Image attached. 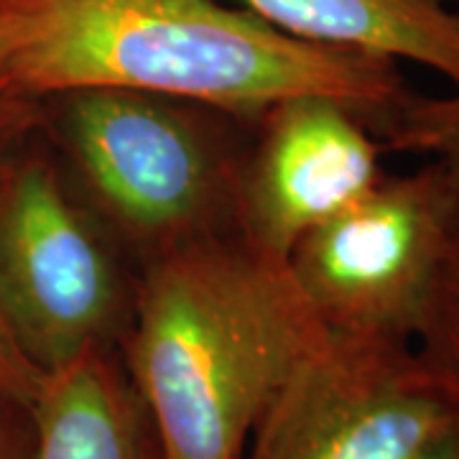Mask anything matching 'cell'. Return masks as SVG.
Returning a JSON list of instances; mask_svg holds the SVG:
<instances>
[{
  "label": "cell",
  "instance_id": "7a4b0ae2",
  "mask_svg": "<svg viewBox=\"0 0 459 459\" xmlns=\"http://www.w3.org/2000/svg\"><path fill=\"white\" fill-rule=\"evenodd\" d=\"M325 327L283 263L240 235L148 255L120 362L164 459H243L281 383Z\"/></svg>",
  "mask_w": 459,
  "mask_h": 459
},
{
  "label": "cell",
  "instance_id": "277c9868",
  "mask_svg": "<svg viewBox=\"0 0 459 459\" xmlns=\"http://www.w3.org/2000/svg\"><path fill=\"white\" fill-rule=\"evenodd\" d=\"M439 169L383 174L376 186L304 235L286 271L314 319L337 334L413 342L457 240Z\"/></svg>",
  "mask_w": 459,
  "mask_h": 459
},
{
  "label": "cell",
  "instance_id": "2e32d148",
  "mask_svg": "<svg viewBox=\"0 0 459 459\" xmlns=\"http://www.w3.org/2000/svg\"><path fill=\"white\" fill-rule=\"evenodd\" d=\"M449 3H452V5H455V8L459 11V0H449Z\"/></svg>",
  "mask_w": 459,
  "mask_h": 459
},
{
  "label": "cell",
  "instance_id": "7c38bea8",
  "mask_svg": "<svg viewBox=\"0 0 459 459\" xmlns=\"http://www.w3.org/2000/svg\"><path fill=\"white\" fill-rule=\"evenodd\" d=\"M44 377L47 373L23 352L0 301V395L31 406L44 385Z\"/></svg>",
  "mask_w": 459,
  "mask_h": 459
},
{
  "label": "cell",
  "instance_id": "5b68a950",
  "mask_svg": "<svg viewBox=\"0 0 459 459\" xmlns=\"http://www.w3.org/2000/svg\"><path fill=\"white\" fill-rule=\"evenodd\" d=\"M0 301L44 373L113 350L126 327L110 240L44 156L0 164Z\"/></svg>",
  "mask_w": 459,
  "mask_h": 459
},
{
  "label": "cell",
  "instance_id": "5bb4252c",
  "mask_svg": "<svg viewBox=\"0 0 459 459\" xmlns=\"http://www.w3.org/2000/svg\"><path fill=\"white\" fill-rule=\"evenodd\" d=\"M41 100L13 98L0 92V164L8 159L11 148L41 120Z\"/></svg>",
  "mask_w": 459,
  "mask_h": 459
},
{
  "label": "cell",
  "instance_id": "52a82bcc",
  "mask_svg": "<svg viewBox=\"0 0 459 459\" xmlns=\"http://www.w3.org/2000/svg\"><path fill=\"white\" fill-rule=\"evenodd\" d=\"M261 138L238 169L232 220L253 250L283 263L312 230L383 179V143L350 108L283 100L261 115Z\"/></svg>",
  "mask_w": 459,
  "mask_h": 459
},
{
  "label": "cell",
  "instance_id": "8fae6325",
  "mask_svg": "<svg viewBox=\"0 0 459 459\" xmlns=\"http://www.w3.org/2000/svg\"><path fill=\"white\" fill-rule=\"evenodd\" d=\"M413 347L459 409V238L446 258Z\"/></svg>",
  "mask_w": 459,
  "mask_h": 459
},
{
  "label": "cell",
  "instance_id": "8992f818",
  "mask_svg": "<svg viewBox=\"0 0 459 459\" xmlns=\"http://www.w3.org/2000/svg\"><path fill=\"white\" fill-rule=\"evenodd\" d=\"M459 427L413 342L322 332L281 383L243 459H416Z\"/></svg>",
  "mask_w": 459,
  "mask_h": 459
},
{
  "label": "cell",
  "instance_id": "6da1fadb",
  "mask_svg": "<svg viewBox=\"0 0 459 459\" xmlns=\"http://www.w3.org/2000/svg\"><path fill=\"white\" fill-rule=\"evenodd\" d=\"M143 92L261 117L327 98L376 133L411 98L398 62L307 44L228 0H0V92Z\"/></svg>",
  "mask_w": 459,
  "mask_h": 459
},
{
  "label": "cell",
  "instance_id": "3957f363",
  "mask_svg": "<svg viewBox=\"0 0 459 459\" xmlns=\"http://www.w3.org/2000/svg\"><path fill=\"white\" fill-rule=\"evenodd\" d=\"M56 100V133L100 217L131 246L159 250L220 232L238 169L195 105L123 90Z\"/></svg>",
  "mask_w": 459,
  "mask_h": 459
},
{
  "label": "cell",
  "instance_id": "9a60e30c",
  "mask_svg": "<svg viewBox=\"0 0 459 459\" xmlns=\"http://www.w3.org/2000/svg\"><path fill=\"white\" fill-rule=\"evenodd\" d=\"M416 459H459V427L452 429L444 439L429 446L424 455H419Z\"/></svg>",
  "mask_w": 459,
  "mask_h": 459
},
{
  "label": "cell",
  "instance_id": "4fadbf2b",
  "mask_svg": "<svg viewBox=\"0 0 459 459\" xmlns=\"http://www.w3.org/2000/svg\"><path fill=\"white\" fill-rule=\"evenodd\" d=\"M31 406L0 395V459H33Z\"/></svg>",
  "mask_w": 459,
  "mask_h": 459
},
{
  "label": "cell",
  "instance_id": "ba28073f",
  "mask_svg": "<svg viewBox=\"0 0 459 459\" xmlns=\"http://www.w3.org/2000/svg\"><path fill=\"white\" fill-rule=\"evenodd\" d=\"M228 3L291 39L427 66L459 90V11L449 0Z\"/></svg>",
  "mask_w": 459,
  "mask_h": 459
},
{
  "label": "cell",
  "instance_id": "30bf717a",
  "mask_svg": "<svg viewBox=\"0 0 459 459\" xmlns=\"http://www.w3.org/2000/svg\"><path fill=\"white\" fill-rule=\"evenodd\" d=\"M385 151L427 156L439 169L455 204L459 235V90L442 98L413 95L380 133Z\"/></svg>",
  "mask_w": 459,
  "mask_h": 459
},
{
  "label": "cell",
  "instance_id": "9c48e42d",
  "mask_svg": "<svg viewBox=\"0 0 459 459\" xmlns=\"http://www.w3.org/2000/svg\"><path fill=\"white\" fill-rule=\"evenodd\" d=\"M31 416L33 459H164L115 350H90L47 373Z\"/></svg>",
  "mask_w": 459,
  "mask_h": 459
}]
</instances>
